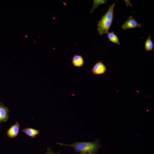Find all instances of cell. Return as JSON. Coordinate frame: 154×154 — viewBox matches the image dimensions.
<instances>
[{"label": "cell", "mask_w": 154, "mask_h": 154, "mask_svg": "<svg viewBox=\"0 0 154 154\" xmlns=\"http://www.w3.org/2000/svg\"><path fill=\"white\" fill-rule=\"evenodd\" d=\"M98 139L93 142H76L69 144L56 143V144L63 146L71 147L74 149V152L81 154H96L98 149L101 147L99 143Z\"/></svg>", "instance_id": "6da1fadb"}, {"label": "cell", "mask_w": 154, "mask_h": 154, "mask_svg": "<svg viewBox=\"0 0 154 154\" xmlns=\"http://www.w3.org/2000/svg\"><path fill=\"white\" fill-rule=\"evenodd\" d=\"M115 3L111 5L107 12L102 16L101 19L98 21L97 31L99 34L102 35L107 34L111 26L114 18V9Z\"/></svg>", "instance_id": "7a4b0ae2"}, {"label": "cell", "mask_w": 154, "mask_h": 154, "mask_svg": "<svg viewBox=\"0 0 154 154\" xmlns=\"http://www.w3.org/2000/svg\"><path fill=\"white\" fill-rule=\"evenodd\" d=\"M141 27V25L138 23L131 15H130L125 22L122 25L121 28V29L125 30L127 29Z\"/></svg>", "instance_id": "3957f363"}, {"label": "cell", "mask_w": 154, "mask_h": 154, "mask_svg": "<svg viewBox=\"0 0 154 154\" xmlns=\"http://www.w3.org/2000/svg\"><path fill=\"white\" fill-rule=\"evenodd\" d=\"M107 69L105 65L100 61L96 63L92 67L91 71L95 75H101L104 74Z\"/></svg>", "instance_id": "277c9868"}, {"label": "cell", "mask_w": 154, "mask_h": 154, "mask_svg": "<svg viewBox=\"0 0 154 154\" xmlns=\"http://www.w3.org/2000/svg\"><path fill=\"white\" fill-rule=\"evenodd\" d=\"M20 127L19 123L16 121L15 124L7 130L6 132L7 136L11 138H13L18 136Z\"/></svg>", "instance_id": "5b68a950"}, {"label": "cell", "mask_w": 154, "mask_h": 154, "mask_svg": "<svg viewBox=\"0 0 154 154\" xmlns=\"http://www.w3.org/2000/svg\"><path fill=\"white\" fill-rule=\"evenodd\" d=\"M9 109L0 102V124L8 121L9 117Z\"/></svg>", "instance_id": "8992f818"}, {"label": "cell", "mask_w": 154, "mask_h": 154, "mask_svg": "<svg viewBox=\"0 0 154 154\" xmlns=\"http://www.w3.org/2000/svg\"><path fill=\"white\" fill-rule=\"evenodd\" d=\"M71 62L74 67H81L83 66L84 62L81 55L74 54L71 59Z\"/></svg>", "instance_id": "52a82bcc"}, {"label": "cell", "mask_w": 154, "mask_h": 154, "mask_svg": "<svg viewBox=\"0 0 154 154\" xmlns=\"http://www.w3.org/2000/svg\"><path fill=\"white\" fill-rule=\"evenodd\" d=\"M29 137L34 138L40 133V131L38 129L31 127H27L21 130Z\"/></svg>", "instance_id": "ba28073f"}, {"label": "cell", "mask_w": 154, "mask_h": 154, "mask_svg": "<svg viewBox=\"0 0 154 154\" xmlns=\"http://www.w3.org/2000/svg\"><path fill=\"white\" fill-rule=\"evenodd\" d=\"M154 48L153 42L151 39L150 35L145 40L144 44V49L147 52L153 51Z\"/></svg>", "instance_id": "9c48e42d"}, {"label": "cell", "mask_w": 154, "mask_h": 154, "mask_svg": "<svg viewBox=\"0 0 154 154\" xmlns=\"http://www.w3.org/2000/svg\"><path fill=\"white\" fill-rule=\"evenodd\" d=\"M107 35L108 38L111 42L120 45L119 39L117 35L113 31L108 32L107 33Z\"/></svg>", "instance_id": "30bf717a"}, {"label": "cell", "mask_w": 154, "mask_h": 154, "mask_svg": "<svg viewBox=\"0 0 154 154\" xmlns=\"http://www.w3.org/2000/svg\"><path fill=\"white\" fill-rule=\"evenodd\" d=\"M107 1L106 0H93V7L90 13H92L99 6L103 4H106Z\"/></svg>", "instance_id": "8fae6325"}, {"label": "cell", "mask_w": 154, "mask_h": 154, "mask_svg": "<svg viewBox=\"0 0 154 154\" xmlns=\"http://www.w3.org/2000/svg\"><path fill=\"white\" fill-rule=\"evenodd\" d=\"M61 151H60L57 153L55 152L50 147L47 148V151L45 154H60Z\"/></svg>", "instance_id": "7c38bea8"}, {"label": "cell", "mask_w": 154, "mask_h": 154, "mask_svg": "<svg viewBox=\"0 0 154 154\" xmlns=\"http://www.w3.org/2000/svg\"><path fill=\"white\" fill-rule=\"evenodd\" d=\"M25 36V37H28V36H26V35Z\"/></svg>", "instance_id": "4fadbf2b"}, {"label": "cell", "mask_w": 154, "mask_h": 154, "mask_svg": "<svg viewBox=\"0 0 154 154\" xmlns=\"http://www.w3.org/2000/svg\"></svg>", "instance_id": "5bb4252c"}]
</instances>
